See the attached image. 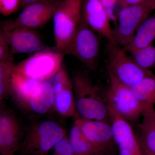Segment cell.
I'll return each mask as SVG.
<instances>
[{
    "label": "cell",
    "mask_w": 155,
    "mask_h": 155,
    "mask_svg": "<svg viewBox=\"0 0 155 155\" xmlns=\"http://www.w3.org/2000/svg\"><path fill=\"white\" fill-rule=\"evenodd\" d=\"M102 5L107 14L111 21L117 23V18L115 15V6L118 3L117 0H100Z\"/></svg>",
    "instance_id": "obj_26"
},
{
    "label": "cell",
    "mask_w": 155,
    "mask_h": 155,
    "mask_svg": "<svg viewBox=\"0 0 155 155\" xmlns=\"http://www.w3.org/2000/svg\"><path fill=\"white\" fill-rule=\"evenodd\" d=\"M65 56L54 48H48L14 65V71L34 79L48 80L61 69Z\"/></svg>",
    "instance_id": "obj_5"
},
{
    "label": "cell",
    "mask_w": 155,
    "mask_h": 155,
    "mask_svg": "<svg viewBox=\"0 0 155 155\" xmlns=\"http://www.w3.org/2000/svg\"><path fill=\"white\" fill-rule=\"evenodd\" d=\"M140 146H141V150L142 151L143 155H155L151 152L150 151L148 150L146 148L141 145H140Z\"/></svg>",
    "instance_id": "obj_30"
},
{
    "label": "cell",
    "mask_w": 155,
    "mask_h": 155,
    "mask_svg": "<svg viewBox=\"0 0 155 155\" xmlns=\"http://www.w3.org/2000/svg\"><path fill=\"white\" fill-rule=\"evenodd\" d=\"M142 121L139 128L140 145L155 155V107L153 105L145 106L143 112Z\"/></svg>",
    "instance_id": "obj_16"
},
{
    "label": "cell",
    "mask_w": 155,
    "mask_h": 155,
    "mask_svg": "<svg viewBox=\"0 0 155 155\" xmlns=\"http://www.w3.org/2000/svg\"><path fill=\"white\" fill-rule=\"evenodd\" d=\"M19 127L16 119L9 114L0 116V153L1 155L15 153L21 147Z\"/></svg>",
    "instance_id": "obj_14"
},
{
    "label": "cell",
    "mask_w": 155,
    "mask_h": 155,
    "mask_svg": "<svg viewBox=\"0 0 155 155\" xmlns=\"http://www.w3.org/2000/svg\"><path fill=\"white\" fill-rule=\"evenodd\" d=\"M155 39V14L142 23L136 31L130 44L123 48L127 52H129L152 44Z\"/></svg>",
    "instance_id": "obj_17"
},
{
    "label": "cell",
    "mask_w": 155,
    "mask_h": 155,
    "mask_svg": "<svg viewBox=\"0 0 155 155\" xmlns=\"http://www.w3.org/2000/svg\"><path fill=\"white\" fill-rule=\"evenodd\" d=\"M21 0H0V13L8 17L20 8Z\"/></svg>",
    "instance_id": "obj_25"
},
{
    "label": "cell",
    "mask_w": 155,
    "mask_h": 155,
    "mask_svg": "<svg viewBox=\"0 0 155 155\" xmlns=\"http://www.w3.org/2000/svg\"><path fill=\"white\" fill-rule=\"evenodd\" d=\"M14 55L11 51V45L7 33L1 28L0 31V61L13 62Z\"/></svg>",
    "instance_id": "obj_24"
},
{
    "label": "cell",
    "mask_w": 155,
    "mask_h": 155,
    "mask_svg": "<svg viewBox=\"0 0 155 155\" xmlns=\"http://www.w3.org/2000/svg\"><path fill=\"white\" fill-rule=\"evenodd\" d=\"M155 10V0L122 7L113 28L116 43L122 48L127 47L138 27Z\"/></svg>",
    "instance_id": "obj_3"
},
{
    "label": "cell",
    "mask_w": 155,
    "mask_h": 155,
    "mask_svg": "<svg viewBox=\"0 0 155 155\" xmlns=\"http://www.w3.org/2000/svg\"><path fill=\"white\" fill-rule=\"evenodd\" d=\"M83 0H61L53 17L54 48L64 51L82 19Z\"/></svg>",
    "instance_id": "obj_1"
},
{
    "label": "cell",
    "mask_w": 155,
    "mask_h": 155,
    "mask_svg": "<svg viewBox=\"0 0 155 155\" xmlns=\"http://www.w3.org/2000/svg\"><path fill=\"white\" fill-rule=\"evenodd\" d=\"M75 124L90 141L104 153L114 141L112 125L107 121L81 118L76 120Z\"/></svg>",
    "instance_id": "obj_12"
},
{
    "label": "cell",
    "mask_w": 155,
    "mask_h": 155,
    "mask_svg": "<svg viewBox=\"0 0 155 155\" xmlns=\"http://www.w3.org/2000/svg\"><path fill=\"white\" fill-rule=\"evenodd\" d=\"M119 155H143V154H138L127 150L125 149H119Z\"/></svg>",
    "instance_id": "obj_29"
},
{
    "label": "cell",
    "mask_w": 155,
    "mask_h": 155,
    "mask_svg": "<svg viewBox=\"0 0 155 155\" xmlns=\"http://www.w3.org/2000/svg\"><path fill=\"white\" fill-rule=\"evenodd\" d=\"M108 108L114 141L119 150H127L135 153L143 154L140 143L137 140L129 122L110 107L108 106Z\"/></svg>",
    "instance_id": "obj_11"
},
{
    "label": "cell",
    "mask_w": 155,
    "mask_h": 155,
    "mask_svg": "<svg viewBox=\"0 0 155 155\" xmlns=\"http://www.w3.org/2000/svg\"><path fill=\"white\" fill-rule=\"evenodd\" d=\"M10 42L11 51L14 55L21 53L37 52L48 48L42 41L38 34L34 29L17 28L6 30Z\"/></svg>",
    "instance_id": "obj_13"
},
{
    "label": "cell",
    "mask_w": 155,
    "mask_h": 155,
    "mask_svg": "<svg viewBox=\"0 0 155 155\" xmlns=\"http://www.w3.org/2000/svg\"><path fill=\"white\" fill-rule=\"evenodd\" d=\"M136 63L144 69L155 67V47L152 44L129 52Z\"/></svg>",
    "instance_id": "obj_22"
},
{
    "label": "cell",
    "mask_w": 155,
    "mask_h": 155,
    "mask_svg": "<svg viewBox=\"0 0 155 155\" xmlns=\"http://www.w3.org/2000/svg\"><path fill=\"white\" fill-rule=\"evenodd\" d=\"M28 155L27 154L25 153L22 152V155Z\"/></svg>",
    "instance_id": "obj_31"
},
{
    "label": "cell",
    "mask_w": 155,
    "mask_h": 155,
    "mask_svg": "<svg viewBox=\"0 0 155 155\" xmlns=\"http://www.w3.org/2000/svg\"><path fill=\"white\" fill-rule=\"evenodd\" d=\"M69 140L75 155H102L105 153L90 141L76 124L70 130Z\"/></svg>",
    "instance_id": "obj_18"
},
{
    "label": "cell",
    "mask_w": 155,
    "mask_h": 155,
    "mask_svg": "<svg viewBox=\"0 0 155 155\" xmlns=\"http://www.w3.org/2000/svg\"><path fill=\"white\" fill-rule=\"evenodd\" d=\"M73 81L75 108L81 118L107 121L109 118L107 104L103 99L99 89L82 74L76 75Z\"/></svg>",
    "instance_id": "obj_2"
},
{
    "label": "cell",
    "mask_w": 155,
    "mask_h": 155,
    "mask_svg": "<svg viewBox=\"0 0 155 155\" xmlns=\"http://www.w3.org/2000/svg\"><path fill=\"white\" fill-rule=\"evenodd\" d=\"M5 155H14V153H13V154H9Z\"/></svg>",
    "instance_id": "obj_32"
},
{
    "label": "cell",
    "mask_w": 155,
    "mask_h": 155,
    "mask_svg": "<svg viewBox=\"0 0 155 155\" xmlns=\"http://www.w3.org/2000/svg\"><path fill=\"white\" fill-rule=\"evenodd\" d=\"M100 49L98 34L81 19L64 53L75 57L89 69H95L98 63Z\"/></svg>",
    "instance_id": "obj_6"
},
{
    "label": "cell",
    "mask_w": 155,
    "mask_h": 155,
    "mask_svg": "<svg viewBox=\"0 0 155 155\" xmlns=\"http://www.w3.org/2000/svg\"><path fill=\"white\" fill-rule=\"evenodd\" d=\"M54 104L57 110L62 115L69 116L75 114L76 108L72 84L66 87L61 93L54 96Z\"/></svg>",
    "instance_id": "obj_21"
},
{
    "label": "cell",
    "mask_w": 155,
    "mask_h": 155,
    "mask_svg": "<svg viewBox=\"0 0 155 155\" xmlns=\"http://www.w3.org/2000/svg\"><path fill=\"white\" fill-rule=\"evenodd\" d=\"M61 0H51L31 4L22 9L15 19L2 22V28L11 30L17 28L34 29L45 25L53 18Z\"/></svg>",
    "instance_id": "obj_8"
},
{
    "label": "cell",
    "mask_w": 155,
    "mask_h": 155,
    "mask_svg": "<svg viewBox=\"0 0 155 155\" xmlns=\"http://www.w3.org/2000/svg\"><path fill=\"white\" fill-rule=\"evenodd\" d=\"M49 1H51V0H21L20 8L22 9L31 4Z\"/></svg>",
    "instance_id": "obj_28"
},
{
    "label": "cell",
    "mask_w": 155,
    "mask_h": 155,
    "mask_svg": "<svg viewBox=\"0 0 155 155\" xmlns=\"http://www.w3.org/2000/svg\"><path fill=\"white\" fill-rule=\"evenodd\" d=\"M82 19L91 28L105 38L109 42L116 43L110 19L100 0H83Z\"/></svg>",
    "instance_id": "obj_10"
},
{
    "label": "cell",
    "mask_w": 155,
    "mask_h": 155,
    "mask_svg": "<svg viewBox=\"0 0 155 155\" xmlns=\"http://www.w3.org/2000/svg\"><path fill=\"white\" fill-rule=\"evenodd\" d=\"M54 102V94L50 79L43 81L29 101L31 110L38 114L48 112Z\"/></svg>",
    "instance_id": "obj_15"
},
{
    "label": "cell",
    "mask_w": 155,
    "mask_h": 155,
    "mask_svg": "<svg viewBox=\"0 0 155 155\" xmlns=\"http://www.w3.org/2000/svg\"><path fill=\"white\" fill-rule=\"evenodd\" d=\"M65 137L64 130L51 121L42 122L22 143L23 153L28 155H48L55 145Z\"/></svg>",
    "instance_id": "obj_9"
},
{
    "label": "cell",
    "mask_w": 155,
    "mask_h": 155,
    "mask_svg": "<svg viewBox=\"0 0 155 155\" xmlns=\"http://www.w3.org/2000/svg\"><path fill=\"white\" fill-rule=\"evenodd\" d=\"M42 81L26 77L14 70L11 77V90L22 99L29 102Z\"/></svg>",
    "instance_id": "obj_19"
},
{
    "label": "cell",
    "mask_w": 155,
    "mask_h": 155,
    "mask_svg": "<svg viewBox=\"0 0 155 155\" xmlns=\"http://www.w3.org/2000/svg\"><path fill=\"white\" fill-rule=\"evenodd\" d=\"M13 62L0 61V97L5 96L11 90V77L14 70Z\"/></svg>",
    "instance_id": "obj_23"
},
{
    "label": "cell",
    "mask_w": 155,
    "mask_h": 155,
    "mask_svg": "<svg viewBox=\"0 0 155 155\" xmlns=\"http://www.w3.org/2000/svg\"><path fill=\"white\" fill-rule=\"evenodd\" d=\"M117 1H118V4L123 7L143 2L147 0H117Z\"/></svg>",
    "instance_id": "obj_27"
},
{
    "label": "cell",
    "mask_w": 155,
    "mask_h": 155,
    "mask_svg": "<svg viewBox=\"0 0 155 155\" xmlns=\"http://www.w3.org/2000/svg\"><path fill=\"white\" fill-rule=\"evenodd\" d=\"M110 85L107 92V105L128 122H134L142 116L144 107L136 98L131 87L109 75Z\"/></svg>",
    "instance_id": "obj_7"
},
{
    "label": "cell",
    "mask_w": 155,
    "mask_h": 155,
    "mask_svg": "<svg viewBox=\"0 0 155 155\" xmlns=\"http://www.w3.org/2000/svg\"><path fill=\"white\" fill-rule=\"evenodd\" d=\"M107 50L108 74L121 83L131 87L143 78L153 74L149 69L140 67L117 44L109 42Z\"/></svg>",
    "instance_id": "obj_4"
},
{
    "label": "cell",
    "mask_w": 155,
    "mask_h": 155,
    "mask_svg": "<svg viewBox=\"0 0 155 155\" xmlns=\"http://www.w3.org/2000/svg\"><path fill=\"white\" fill-rule=\"evenodd\" d=\"M132 92L143 107L155 104V76L148 75L131 87Z\"/></svg>",
    "instance_id": "obj_20"
}]
</instances>
